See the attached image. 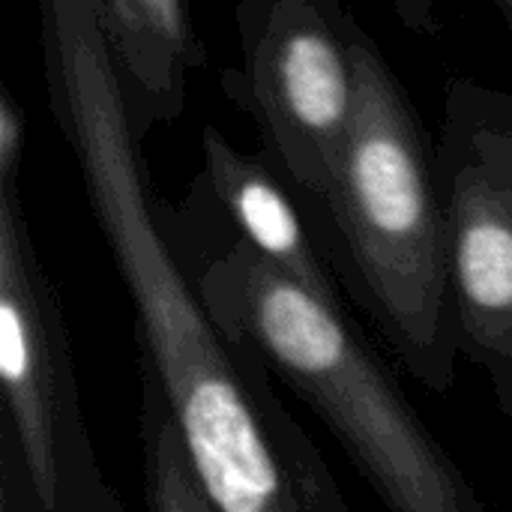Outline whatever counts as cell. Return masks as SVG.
Listing matches in <instances>:
<instances>
[{
    "instance_id": "1",
    "label": "cell",
    "mask_w": 512,
    "mask_h": 512,
    "mask_svg": "<svg viewBox=\"0 0 512 512\" xmlns=\"http://www.w3.org/2000/svg\"><path fill=\"white\" fill-rule=\"evenodd\" d=\"M39 48L54 126L135 309L138 363L153 372L213 512H351L273 375L210 321L171 252L93 0L39 3Z\"/></svg>"
},
{
    "instance_id": "2",
    "label": "cell",
    "mask_w": 512,
    "mask_h": 512,
    "mask_svg": "<svg viewBox=\"0 0 512 512\" xmlns=\"http://www.w3.org/2000/svg\"><path fill=\"white\" fill-rule=\"evenodd\" d=\"M162 228L210 321L309 405L387 510L489 512L348 306L243 246L201 177L180 207L162 201Z\"/></svg>"
},
{
    "instance_id": "3",
    "label": "cell",
    "mask_w": 512,
    "mask_h": 512,
    "mask_svg": "<svg viewBox=\"0 0 512 512\" xmlns=\"http://www.w3.org/2000/svg\"><path fill=\"white\" fill-rule=\"evenodd\" d=\"M360 105L321 249L399 363L432 393L456 384L447 222L435 144L378 42L357 27Z\"/></svg>"
},
{
    "instance_id": "4",
    "label": "cell",
    "mask_w": 512,
    "mask_h": 512,
    "mask_svg": "<svg viewBox=\"0 0 512 512\" xmlns=\"http://www.w3.org/2000/svg\"><path fill=\"white\" fill-rule=\"evenodd\" d=\"M0 501L18 512H123L87 432L72 336L21 183H0Z\"/></svg>"
},
{
    "instance_id": "5",
    "label": "cell",
    "mask_w": 512,
    "mask_h": 512,
    "mask_svg": "<svg viewBox=\"0 0 512 512\" xmlns=\"http://www.w3.org/2000/svg\"><path fill=\"white\" fill-rule=\"evenodd\" d=\"M234 18L243 66L222 72V90L321 243L360 105V24L336 0H243Z\"/></svg>"
},
{
    "instance_id": "6",
    "label": "cell",
    "mask_w": 512,
    "mask_h": 512,
    "mask_svg": "<svg viewBox=\"0 0 512 512\" xmlns=\"http://www.w3.org/2000/svg\"><path fill=\"white\" fill-rule=\"evenodd\" d=\"M435 159L459 357L512 420V93L447 78Z\"/></svg>"
},
{
    "instance_id": "7",
    "label": "cell",
    "mask_w": 512,
    "mask_h": 512,
    "mask_svg": "<svg viewBox=\"0 0 512 512\" xmlns=\"http://www.w3.org/2000/svg\"><path fill=\"white\" fill-rule=\"evenodd\" d=\"M201 153V183L237 240L285 279L333 306H345L333 264L303 216V207L276 171L258 153L237 150L216 126L201 129Z\"/></svg>"
},
{
    "instance_id": "8",
    "label": "cell",
    "mask_w": 512,
    "mask_h": 512,
    "mask_svg": "<svg viewBox=\"0 0 512 512\" xmlns=\"http://www.w3.org/2000/svg\"><path fill=\"white\" fill-rule=\"evenodd\" d=\"M93 6L129 129L144 144L156 126L183 114L186 81L207 66V45L183 0H93Z\"/></svg>"
},
{
    "instance_id": "9",
    "label": "cell",
    "mask_w": 512,
    "mask_h": 512,
    "mask_svg": "<svg viewBox=\"0 0 512 512\" xmlns=\"http://www.w3.org/2000/svg\"><path fill=\"white\" fill-rule=\"evenodd\" d=\"M141 375V456H144V504L147 512H213L186 459L177 426L153 372L138 363Z\"/></svg>"
},
{
    "instance_id": "10",
    "label": "cell",
    "mask_w": 512,
    "mask_h": 512,
    "mask_svg": "<svg viewBox=\"0 0 512 512\" xmlns=\"http://www.w3.org/2000/svg\"><path fill=\"white\" fill-rule=\"evenodd\" d=\"M27 150V114L15 93L0 81V183H21Z\"/></svg>"
},
{
    "instance_id": "11",
    "label": "cell",
    "mask_w": 512,
    "mask_h": 512,
    "mask_svg": "<svg viewBox=\"0 0 512 512\" xmlns=\"http://www.w3.org/2000/svg\"><path fill=\"white\" fill-rule=\"evenodd\" d=\"M393 9L402 18V24L411 27V30H417V33H438L441 30V21L435 15V6L426 3V0H399Z\"/></svg>"
},
{
    "instance_id": "12",
    "label": "cell",
    "mask_w": 512,
    "mask_h": 512,
    "mask_svg": "<svg viewBox=\"0 0 512 512\" xmlns=\"http://www.w3.org/2000/svg\"><path fill=\"white\" fill-rule=\"evenodd\" d=\"M495 9H498V15H501V21H504L507 36L512 39V0H495Z\"/></svg>"
},
{
    "instance_id": "13",
    "label": "cell",
    "mask_w": 512,
    "mask_h": 512,
    "mask_svg": "<svg viewBox=\"0 0 512 512\" xmlns=\"http://www.w3.org/2000/svg\"><path fill=\"white\" fill-rule=\"evenodd\" d=\"M0 512H18V510H12L9 504H3V501H0Z\"/></svg>"
}]
</instances>
